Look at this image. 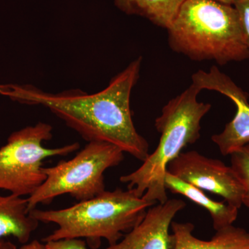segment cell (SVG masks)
<instances>
[{
  "label": "cell",
  "mask_w": 249,
  "mask_h": 249,
  "mask_svg": "<svg viewBox=\"0 0 249 249\" xmlns=\"http://www.w3.org/2000/svg\"><path fill=\"white\" fill-rule=\"evenodd\" d=\"M53 127L39 122L10 135L0 147V190L11 194L30 196L44 182L43 160L65 157L79 149L78 142L55 148H47L43 142L51 140Z\"/></svg>",
  "instance_id": "obj_6"
},
{
  "label": "cell",
  "mask_w": 249,
  "mask_h": 249,
  "mask_svg": "<svg viewBox=\"0 0 249 249\" xmlns=\"http://www.w3.org/2000/svg\"><path fill=\"white\" fill-rule=\"evenodd\" d=\"M186 0H114L119 11L145 18L157 27L168 29Z\"/></svg>",
  "instance_id": "obj_13"
},
{
  "label": "cell",
  "mask_w": 249,
  "mask_h": 249,
  "mask_svg": "<svg viewBox=\"0 0 249 249\" xmlns=\"http://www.w3.org/2000/svg\"><path fill=\"white\" fill-rule=\"evenodd\" d=\"M124 160V152L112 144L88 142L71 160L44 167L45 181L27 198L29 212L63 195L83 201L101 194L106 191L104 173Z\"/></svg>",
  "instance_id": "obj_5"
},
{
  "label": "cell",
  "mask_w": 249,
  "mask_h": 249,
  "mask_svg": "<svg viewBox=\"0 0 249 249\" xmlns=\"http://www.w3.org/2000/svg\"><path fill=\"white\" fill-rule=\"evenodd\" d=\"M217 2L222 3V4L230 5V6H235L236 3L240 0H214Z\"/></svg>",
  "instance_id": "obj_19"
},
{
  "label": "cell",
  "mask_w": 249,
  "mask_h": 249,
  "mask_svg": "<svg viewBox=\"0 0 249 249\" xmlns=\"http://www.w3.org/2000/svg\"><path fill=\"white\" fill-rule=\"evenodd\" d=\"M186 206L178 199L153 205L136 227L106 249H175V237L170 229L174 218Z\"/></svg>",
  "instance_id": "obj_9"
},
{
  "label": "cell",
  "mask_w": 249,
  "mask_h": 249,
  "mask_svg": "<svg viewBox=\"0 0 249 249\" xmlns=\"http://www.w3.org/2000/svg\"><path fill=\"white\" fill-rule=\"evenodd\" d=\"M165 187L174 194L181 195L204 208L212 218L214 230L232 225L238 216L239 209L226 201H216L210 198L202 190L186 183L167 172Z\"/></svg>",
  "instance_id": "obj_12"
},
{
  "label": "cell",
  "mask_w": 249,
  "mask_h": 249,
  "mask_svg": "<svg viewBox=\"0 0 249 249\" xmlns=\"http://www.w3.org/2000/svg\"><path fill=\"white\" fill-rule=\"evenodd\" d=\"M47 249L45 244H42L38 240H34L24 244L19 249Z\"/></svg>",
  "instance_id": "obj_17"
},
{
  "label": "cell",
  "mask_w": 249,
  "mask_h": 249,
  "mask_svg": "<svg viewBox=\"0 0 249 249\" xmlns=\"http://www.w3.org/2000/svg\"><path fill=\"white\" fill-rule=\"evenodd\" d=\"M142 58L131 62L96 93L80 89L48 93L31 85H8L5 96L49 109L88 142H105L143 162L149 143L134 126L130 109L132 89L140 76Z\"/></svg>",
  "instance_id": "obj_1"
},
{
  "label": "cell",
  "mask_w": 249,
  "mask_h": 249,
  "mask_svg": "<svg viewBox=\"0 0 249 249\" xmlns=\"http://www.w3.org/2000/svg\"><path fill=\"white\" fill-rule=\"evenodd\" d=\"M172 50L223 66L249 59L238 12L214 0H186L168 29Z\"/></svg>",
  "instance_id": "obj_3"
},
{
  "label": "cell",
  "mask_w": 249,
  "mask_h": 249,
  "mask_svg": "<svg viewBox=\"0 0 249 249\" xmlns=\"http://www.w3.org/2000/svg\"><path fill=\"white\" fill-rule=\"evenodd\" d=\"M39 223L30 214L27 199L14 194L0 195V239L11 236L24 245Z\"/></svg>",
  "instance_id": "obj_11"
},
{
  "label": "cell",
  "mask_w": 249,
  "mask_h": 249,
  "mask_svg": "<svg viewBox=\"0 0 249 249\" xmlns=\"http://www.w3.org/2000/svg\"><path fill=\"white\" fill-rule=\"evenodd\" d=\"M155 204L142 199L134 190L117 188L66 209H34L30 214L39 222L53 223L58 227L42 239L45 243L62 239H83L90 248L98 249L103 239L109 245L117 243Z\"/></svg>",
  "instance_id": "obj_2"
},
{
  "label": "cell",
  "mask_w": 249,
  "mask_h": 249,
  "mask_svg": "<svg viewBox=\"0 0 249 249\" xmlns=\"http://www.w3.org/2000/svg\"><path fill=\"white\" fill-rule=\"evenodd\" d=\"M167 172L186 183L212 194L240 209L244 187L231 166L192 150L181 152L170 162Z\"/></svg>",
  "instance_id": "obj_7"
},
{
  "label": "cell",
  "mask_w": 249,
  "mask_h": 249,
  "mask_svg": "<svg viewBox=\"0 0 249 249\" xmlns=\"http://www.w3.org/2000/svg\"><path fill=\"white\" fill-rule=\"evenodd\" d=\"M172 231L175 237V249H249V231L232 225L216 231L210 240H202L193 235L192 223L173 222Z\"/></svg>",
  "instance_id": "obj_10"
},
{
  "label": "cell",
  "mask_w": 249,
  "mask_h": 249,
  "mask_svg": "<svg viewBox=\"0 0 249 249\" xmlns=\"http://www.w3.org/2000/svg\"><path fill=\"white\" fill-rule=\"evenodd\" d=\"M234 7L240 16L244 36L249 49V0H240Z\"/></svg>",
  "instance_id": "obj_16"
},
{
  "label": "cell",
  "mask_w": 249,
  "mask_h": 249,
  "mask_svg": "<svg viewBox=\"0 0 249 249\" xmlns=\"http://www.w3.org/2000/svg\"><path fill=\"white\" fill-rule=\"evenodd\" d=\"M200 91L192 83L165 105L155 120V128L160 134L157 148L138 169L121 177V182L145 200L154 204L168 201L165 187L168 165L187 145L200 139L201 120L212 107L197 101Z\"/></svg>",
  "instance_id": "obj_4"
},
{
  "label": "cell",
  "mask_w": 249,
  "mask_h": 249,
  "mask_svg": "<svg viewBox=\"0 0 249 249\" xmlns=\"http://www.w3.org/2000/svg\"><path fill=\"white\" fill-rule=\"evenodd\" d=\"M231 156V166L244 187L242 205L249 209V144L241 147Z\"/></svg>",
  "instance_id": "obj_14"
},
{
  "label": "cell",
  "mask_w": 249,
  "mask_h": 249,
  "mask_svg": "<svg viewBox=\"0 0 249 249\" xmlns=\"http://www.w3.org/2000/svg\"><path fill=\"white\" fill-rule=\"evenodd\" d=\"M6 89V85H0V93L4 94Z\"/></svg>",
  "instance_id": "obj_20"
},
{
  "label": "cell",
  "mask_w": 249,
  "mask_h": 249,
  "mask_svg": "<svg viewBox=\"0 0 249 249\" xmlns=\"http://www.w3.org/2000/svg\"><path fill=\"white\" fill-rule=\"evenodd\" d=\"M0 249H17L16 246L9 241L0 239Z\"/></svg>",
  "instance_id": "obj_18"
},
{
  "label": "cell",
  "mask_w": 249,
  "mask_h": 249,
  "mask_svg": "<svg viewBox=\"0 0 249 249\" xmlns=\"http://www.w3.org/2000/svg\"><path fill=\"white\" fill-rule=\"evenodd\" d=\"M47 249H88L83 239H62L46 242Z\"/></svg>",
  "instance_id": "obj_15"
},
{
  "label": "cell",
  "mask_w": 249,
  "mask_h": 249,
  "mask_svg": "<svg viewBox=\"0 0 249 249\" xmlns=\"http://www.w3.org/2000/svg\"><path fill=\"white\" fill-rule=\"evenodd\" d=\"M192 80L200 91H217L235 104L236 113L233 119L226 124L222 132L211 137L221 154L224 157L231 155L249 144V93L216 66H213L208 71L198 70L193 73Z\"/></svg>",
  "instance_id": "obj_8"
}]
</instances>
